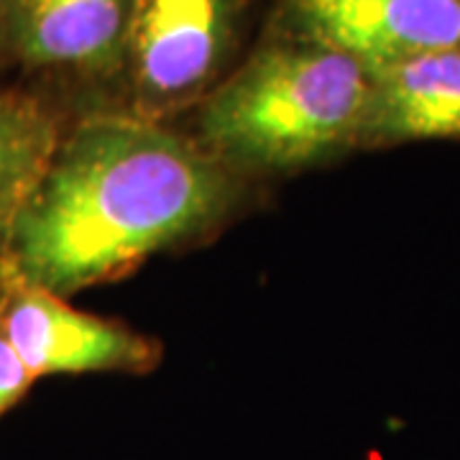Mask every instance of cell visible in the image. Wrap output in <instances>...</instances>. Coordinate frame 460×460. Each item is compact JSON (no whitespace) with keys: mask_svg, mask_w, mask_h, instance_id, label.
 <instances>
[{"mask_svg":"<svg viewBox=\"0 0 460 460\" xmlns=\"http://www.w3.org/2000/svg\"><path fill=\"white\" fill-rule=\"evenodd\" d=\"M233 181L208 148L133 113L66 123L3 261L51 295L115 279L215 223Z\"/></svg>","mask_w":460,"mask_h":460,"instance_id":"1","label":"cell"},{"mask_svg":"<svg viewBox=\"0 0 460 460\" xmlns=\"http://www.w3.org/2000/svg\"><path fill=\"white\" fill-rule=\"evenodd\" d=\"M368 108L371 72L295 21L202 100L199 131L223 166L289 172L363 144Z\"/></svg>","mask_w":460,"mask_h":460,"instance_id":"2","label":"cell"},{"mask_svg":"<svg viewBox=\"0 0 460 460\" xmlns=\"http://www.w3.org/2000/svg\"><path fill=\"white\" fill-rule=\"evenodd\" d=\"M256 0H131L120 83L128 113L159 120L228 77Z\"/></svg>","mask_w":460,"mask_h":460,"instance_id":"3","label":"cell"},{"mask_svg":"<svg viewBox=\"0 0 460 460\" xmlns=\"http://www.w3.org/2000/svg\"><path fill=\"white\" fill-rule=\"evenodd\" d=\"M0 332L33 378L146 374L159 361L148 338L75 310L66 296L23 281L5 261H0Z\"/></svg>","mask_w":460,"mask_h":460,"instance_id":"4","label":"cell"},{"mask_svg":"<svg viewBox=\"0 0 460 460\" xmlns=\"http://www.w3.org/2000/svg\"><path fill=\"white\" fill-rule=\"evenodd\" d=\"M128 13L131 0H5L8 69L51 100L65 84L118 80Z\"/></svg>","mask_w":460,"mask_h":460,"instance_id":"5","label":"cell"},{"mask_svg":"<svg viewBox=\"0 0 460 460\" xmlns=\"http://www.w3.org/2000/svg\"><path fill=\"white\" fill-rule=\"evenodd\" d=\"M307 31L368 72L460 47V0H289Z\"/></svg>","mask_w":460,"mask_h":460,"instance_id":"6","label":"cell"},{"mask_svg":"<svg viewBox=\"0 0 460 460\" xmlns=\"http://www.w3.org/2000/svg\"><path fill=\"white\" fill-rule=\"evenodd\" d=\"M460 138V47L371 72L363 144Z\"/></svg>","mask_w":460,"mask_h":460,"instance_id":"7","label":"cell"},{"mask_svg":"<svg viewBox=\"0 0 460 460\" xmlns=\"http://www.w3.org/2000/svg\"><path fill=\"white\" fill-rule=\"evenodd\" d=\"M66 128L62 105L21 83L0 80V261L16 217Z\"/></svg>","mask_w":460,"mask_h":460,"instance_id":"8","label":"cell"},{"mask_svg":"<svg viewBox=\"0 0 460 460\" xmlns=\"http://www.w3.org/2000/svg\"><path fill=\"white\" fill-rule=\"evenodd\" d=\"M33 381L36 378L26 371V366L21 363L16 350L0 332V417L13 410L21 399H26V394L31 392Z\"/></svg>","mask_w":460,"mask_h":460,"instance_id":"9","label":"cell"},{"mask_svg":"<svg viewBox=\"0 0 460 460\" xmlns=\"http://www.w3.org/2000/svg\"><path fill=\"white\" fill-rule=\"evenodd\" d=\"M8 72V57H5V0H0V80Z\"/></svg>","mask_w":460,"mask_h":460,"instance_id":"10","label":"cell"}]
</instances>
